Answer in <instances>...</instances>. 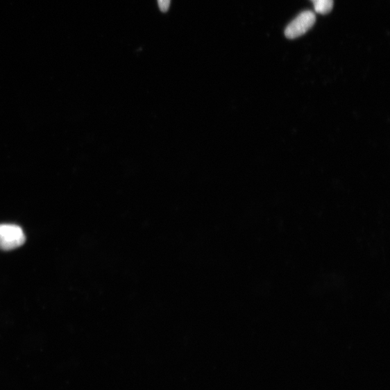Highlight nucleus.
Masks as SVG:
<instances>
[{
    "mask_svg": "<svg viewBox=\"0 0 390 390\" xmlns=\"http://www.w3.org/2000/svg\"><path fill=\"white\" fill-rule=\"evenodd\" d=\"M26 236L23 229L14 224H0V249L10 251L24 244Z\"/></svg>",
    "mask_w": 390,
    "mask_h": 390,
    "instance_id": "nucleus-1",
    "label": "nucleus"
},
{
    "mask_svg": "<svg viewBox=\"0 0 390 390\" xmlns=\"http://www.w3.org/2000/svg\"><path fill=\"white\" fill-rule=\"evenodd\" d=\"M315 22L316 16L313 12H300L286 28V37L289 40L300 37L311 29Z\"/></svg>",
    "mask_w": 390,
    "mask_h": 390,
    "instance_id": "nucleus-2",
    "label": "nucleus"
},
{
    "mask_svg": "<svg viewBox=\"0 0 390 390\" xmlns=\"http://www.w3.org/2000/svg\"><path fill=\"white\" fill-rule=\"evenodd\" d=\"M317 13L326 15L333 8V0H311Z\"/></svg>",
    "mask_w": 390,
    "mask_h": 390,
    "instance_id": "nucleus-3",
    "label": "nucleus"
},
{
    "mask_svg": "<svg viewBox=\"0 0 390 390\" xmlns=\"http://www.w3.org/2000/svg\"><path fill=\"white\" fill-rule=\"evenodd\" d=\"M171 0H158L159 8L162 12H167L169 10Z\"/></svg>",
    "mask_w": 390,
    "mask_h": 390,
    "instance_id": "nucleus-4",
    "label": "nucleus"
}]
</instances>
